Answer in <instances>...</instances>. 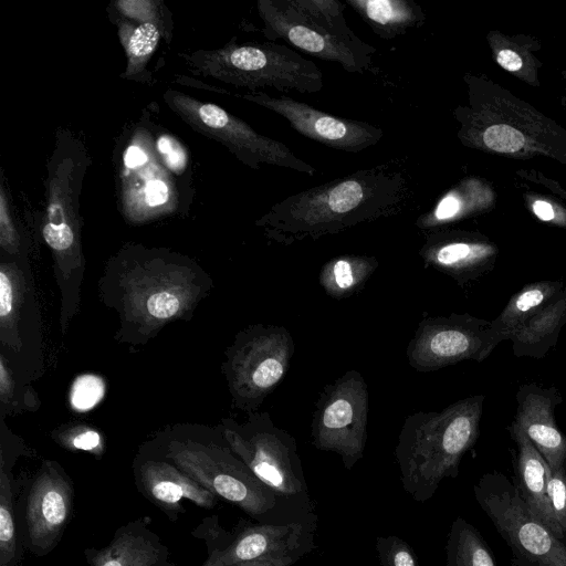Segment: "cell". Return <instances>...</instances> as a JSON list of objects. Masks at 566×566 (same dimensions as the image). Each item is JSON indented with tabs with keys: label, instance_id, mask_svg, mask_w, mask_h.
Here are the masks:
<instances>
[{
	"label": "cell",
	"instance_id": "6da1fadb",
	"mask_svg": "<svg viewBox=\"0 0 566 566\" xmlns=\"http://www.w3.org/2000/svg\"><path fill=\"white\" fill-rule=\"evenodd\" d=\"M416 197L408 167L388 160L290 195L274 203L255 226L269 240L289 247L398 216L415 203Z\"/></svg>",
	"mask_w": 566,
	"mask_h": 566
},
{
	"label": "cell",
	"instance_id": "7a4b0ae2",
	"mask_svg": "<svg viewBox=\"0 0 566 566\" xmlns=\"http://www.w3.org/2000/svg\"><path fill=\"white\" fill-rule=\"evenodd\" d=\"M484 399V395H474L440 411L406 417L395 458L402 489L413 500L426 502L443 479L458 476L463 455L479 438Z\"/></svg>",
	"mask_w": 566,
	"mask_h": 566
},
{
	"label": "cell",
	"instance_id": "3957f363",
	"mask_svg": "<svg viewBox=\"0 0 566 566\" xmlns=\"http://www.w3.org/2000/svg\"><path fill=\"white\" fill-rule=\"evenodd\" d=\"M346 4L337 0H259L262 34L283 40L349 73L370 70L376 48L363 41L347 24Z\"/></svg>",
	"mask_w": 566,
	"mask_h": 566
},
{
	"label": "cell",
	"instance_id": "277c9868",
	"mask_svg": "<svg viewBox=\"0 0 566 566\" xmlns=\"http://www.w3.org/2000/svg\"><path fill=\"white\" fill-rule=\"evenodd\" d=\"M114 282V306L123 324L146 337L166 323L185 317L203 292L202 279L193 266L159 256L127 262Z\"/></svg>",
	"mask_w": 566,
	"mask_h": 566
},
{
	"label": "cell",
	"instance_id": "5b68a950",
	"mask_svg": "<svg viewBox=\"0 0 566 566\" xmlns=\"http://www.w3.org/2000/svg\"><path fill=\"white\" fill-rule=\"evenodd\" d=\"M87 161L80 145L76 150H65L64 143L59 142L49 166L46 207L41 232L52 251L62 290L63 328L74 314L78 298L77 286L83 272L78 198Z\"/></svg>",
	"mask_w": 566,
	"mask_h": 566
},
{
	"label": "cell",
	"instance_id": "8992f818",
	"mask_svg": "<svg viewBox=\"0 0 566 566\" xmlns=\"http://www.w3.org/2000/svg\"><path fill=\"white\" fill-rule=\"evenodd\" d=\"M188 64L205 76L250 92L273 88L302 94L323 90L318 66L286 44L237 43L235 39L216 50H200L186 56Z\"/></svg>",
	"mask_w": 566,
	"mask_h": 566
},
{
	"label": "cell",
	"instance_id": "52a82bcc",
	"mask_svg": "<svg viewBox=\"0 0 566 566\" xmlns=\"http://www.w3.org/2000/svg\"><path fill=\"white\" fill-rule=\"evenodd\" d=\"M294 350L282 325L256 323L240 331L222 365L232 405L248 415L258 411L287 374Z\"/></svg>",
	"mask_w": 566,
	"mask_h": 566
},
{
	"label": "cell",
	"instance_id": "ba28073f",
	"mask_svg": "<svg viewBox=\"0 0 566 566\" xmlns=\"http://www.w3.org/2000/svg\"><path fill=\"white\" fill-rule=\"evenodd\" d=\"M166 457L200 485L254 518L270 514L279 504V495L227 443L175 439L168 443Z\"/></svg>",
	"mask_w": 566,
	"mask_h": 566
},
{
	"label": "cell",
	"instance_id": "9c48e42d",
	"mask_svg": "<svg viewBox=\"0 0 566 566\" xmlns=\"http://www.w3.org/2000/svg\"><path fill=\"white\" fill-rule=\"evenodd\" d=\"M220 430L229 448L279 496H307L296 440L268 411L251 412L243 423L224 419Z\"/></svg>",
	"mask_w": 566,
	"mask_h": 566
},
{
	"label": "cell",
	"instance_id": "30bf717a",
	"mask_svg": "<svg viewBox=\"0 0 566 566\" xmlns=\"http://www.w3.org/2000/svg\"><path fill=\"white\" fill-rule=\"evenodd\" d=\"M473 493L514 556L536 566H566V543L531 514L506 475L497 471L482 474Z\"/></svg>",
	"mask_w": 566,
	"mask_h": 566
},
{
	"label": "cell",
	"instance_id": "8fae6325",
	"mask_svg": "<svg viewBox=\"0 0 566 566\" xmlns=\"http://www.w3.org/2000/svg\"><path fill=\"white\" fill-rule=\"evenodd\" d=\"M167 105L198 133L226 146L238 160L252 169L263 164L313 176L316 169L302 160L282 142L255 132L249 124L217 104L168 90Z\"/></svg>",
	"mask_w": 566,
	"mask_h": 566
},
{
	"label": "cell",
	"instance_id": "7c38bea8",
	"mask_svg": "<svg viewBox=\"0 0 566 566\" xmlns=\"http://www.w3.org/2000/svg\"><path fill=\"white\" fill-rule=\"evenodd\" d=\"M368 410L364 377L356 369L347 370L319 392L311 424L312 444L317 450L337 453L350 470L364 454Z\"/></svg>",
	"mask_w": 566,
	"mask_h": 566
},
{
	"label": "cell",
	"instance_id": "4fadbf2b",
	"mask_svg": "<svg viewBox=\"0 0 566 566\" xmlns=\"http://www.w3.org/2000/svg\"><path fill=\"white\" fill-rule=\"evenodd\" d=\"M489 323L469 313L424 314L407 346L409 365L428 373L463 360L483 361Z\"/></svg>",
	"mask_w": 566,
	"mask_h": 566
},
{
	"label": "cell",
	"instance_id": "5bb4252c",
	"mask_svg": "<svg viewBox=\"0 0 566 566\" xmlns=\"http://www.w3.org/2000/svg\"><path fill=\"white\" fill-rule=\"evenodd\" d=\"M122 202L127 219L144 222L176 209L177 190L149 134L137 130L126 146L122 166Z\"/></svg>",
	"mask_w": 566,
	"mask_h": 566
},
{
	"label": "cell",
	"instance_id": "9a60e30c",
	"mask_svg": "<svg viewBox=\"0 0 566 566\" xmlns=\"http://www.w3.org/2000/svg\"><path fill=\"white\" fill-rule=\"evenodd\" d=\"M235 96L276 113L301 135L336 150L359 153L378 144L384 136L376 125L338 117L290 96H272L263 91Z\"/></svg>",
	"mask_w": 566,
	"mask_h": 566
},
{
	"label": "cell",
	"instance_id": "2e32d148",
	"mask_svg": "<svg viewBox=\"0 0 566 566\" xmlns=\"http://www.w3.org/2000/svg\"><path fill=\"white\" fill-rule=\"evenodd\" d=\"M314 547L313 532L303 523L249 524L228 545L212 549L201 566H229L248 560L291 566Z\"/></svg>",
	"mask_w": 566,
	"mask_h": 566
},
{
	"label": "cell",
	"instance_id": "e0dca14e",
	"mask_svg": "<svg viewBox=\"0 0 566 566\" xmlns=\"http://www.w3.org/2000/svg\"><path fill=\"white\" fill-rule=\"evenodd\" d=\"M72 481L54 461H44L31 484L25 509L30 549L39 556L50 553L60 542L72 517Z\"/></svg>",
	"mask_w": 566,
	"mask_h": 566
},
{
	"label": "cell",
	"instance_id": "ac0fdd59",
	"mask_svg": "<svg viewBox=\"0 0 566 566\" xmlns=\"http://www.w3.org/2000/svg\"><path fill=\"white\" fill-rule=\"evenodd\" d=\"M515 398L517 408L510 427L525 433L551 471L564 467L566 436L555 421V408L562 402L558 390L535 382L524 384L518 387Z\"/></svg>",
	"mask_w": 566,
	"mask_h": 566
},
{
	"label": "cell",
	"instance_id": "d6986e66",
	"mask_svg": "<svg viewBox=\"0 0 566 566\" xmlns=\"http://www.w3.org/2000/svg\"><path fill=\"white\" fill-rule=\"evenodd\" d=\"M419 256L426 269L441 272L463 287L491 269L495 250L488 243L431 230L426 232Z\"/></svg>",
	"mask_w": 566,
	"mask_h": 566
},
{
	"label": "cell",
	"instance_id": "ffe728a7",
	"mask_svg": "<svg viewBox=\"0 0 566 566\" xmlns=\"http://www.w3.org/2000/svg\"><path fill=\"white\" fill-rule=\"evenodd\" d=\"M137 478L143 494L170 516L182 511L184 499L205 509H212L218 502L217 495L171 462L145 460L137 469Z\"/></svg>",
	"mask_w": 566,
	"mask_h": 566
},
{
	"label": "cell",
	"instance_id": "44dd1931",
	"mask_svg": "<svg viewBox=\"0 0 566 566\" xmlns=\"http://www.w3.org/2000/svg\"><path fill=\"white\" fill-rule=\"evenodd\" d=\"M148 518L132 521L119 527L112 541L99 551L86 549L91 566H175L168 547L148 528Z\"/></svg>",
	"mask_w": 566,
	"mask_h": 566
},
{
	"label": "cell",
	"instance_id": "7402d4cb",
	"mask_svg": "<svg viewBox=\"0 0 566 566\" xmlns=\"http://www.w3.org/2000/svg\"><path fill=\"white\" fill-rule=\"evenodd\" d=\"M517 446L514 483L531 514L559 539L564 534L555 518L547 496V478L551 469L542 454L522 431L509 427Z\"/></svg>",
	"mask_w": 566,
	"mask_h": 566
},
{
	"label": "cell",
	"instance_id": "603a6c76",
	"mask_svg": "<svg viewBox=\"0 0 566 566\" xmlns=\"http://www.w3.org/2000/svg\"><path fill=\"white\" fill-rule=\"evenodd\" d=\"M565 281L542 280L524 285L512 295L502 312L485 328V359L514 333L553 300L564 287Z\"/></svg>",
	"mask_w": 566,
	"mask_h": 566
},
{
	"label": "cell",
	"instance_id": "cb8c5ba5",
	"mask_svg": "<svg viewBox=\"0 0 566 566\" xmlns=\"http://www.w3.org/2000/svg\"><path fill=\"white\" fill-rule=\"evenodd\" d=\"M563 290L512 336L515 357L543 358L555 347L566 324V280Z\"/></svg>",
	"mask_w": 566,
	"mask_h": 566
},
{
	"label": "cell",
	"instance_id": "d4e9b609",
	"mask_svg": "<svg viewBox=\"0 0 566 566\" xmlns=\"http://www.w3.org/2000/svg\"><path fill=\"white\" fill-rule=\"evenodd\" d=\"M345 4L385 40L403 35L426 20L423 9L413 0H345Z\"/></svg>",
	"mask_w": 566,
	"mask_h": 566
},
{
	"label": "cell",
	"instance_id": "484cf974",
	"mask_svg": "<svg viewBox=\"0 0 566 566\" xmlns=\"http://www.w3.org/2000/svg\"><path fill=\"white\" fill-rule=\"evenodd\" d=\"M378 266L374 255L340 254L322 265L318 283L329 297L347 298L365 286Z\"/></svg>",
	"mask_w": 566,
	"mask_h": 566
},
{
	"label": "cell",
	"instance_id": "4316f807",
	"mask_svg": "<svg viewBox=\"0 0 566 566\" xmlns=\"http://www.w3.org/2000/svg\"><path fill=\"white\" fill-rule=\"evenodd\" d=\"M446 566H496L479 530L461 516L452 522L448 534Z\"/></svg>",
	"mask_w": 566,
	"mask_h": 566
},
{
	"label": "cell",
	"instance_id": "83f0119b",
	"mask_svg": "<svg viewBox=\"0 0 566 566\" xmlns=\"http://www.w3.org/2000/svg\"><path fill=\"white\" fill-rule=\"evenodd\" d=\"M118 34L127 57L125 77L144 71L146 64L155 52L161 38L159 20L132 24L122 21L118 24Z\"/></svg>",
	"mask_w": 566,
	"mask_h": 566
},
{
	"label": "cell",
	"instance_id": "f1b7e54d",
	"mask_svg": "<svg viewBox=\"0 0 566 566\" xmlns=\"http://www.w3.org/2000/svg\"><path fill=\"white\" fill-rule=\"evenodd\" d=\"M23 281L11 264L0 265V327L1 340L11 347L18 346V322L23 302Z\"/></svg>",
	"mask_w": 566,
	"mask_h": 566
},
{
	"label": "cell",
	"instance_id": "f546056e",
	"mask_svg": "<svg viewBox=\"0 0 566 566\" xmlns=\"http://www.w3.org/2000/svg\"><path fill=\"white\" fill-rule=\"evenodd\" d=\"M17 535L13 518L12 491L9 475L1 461L0 470V566H15Z\"/></svg>",
	"mask_w": 566,
	"mask_h": 566
},
{
	"label": "cell",
	"instance_id": "4dcf8cb0",
	"mask_svg": "<svg viewBox=\"0 0 566 566\" xmlns=\"http://www.w3.org/2000/svg\"><path fill=\"white\" fill-rule=\"evenodd\" d=\"M376 551L381 566H419L413 548L396 535L377 536Z\"/></svg>",
	"mask_w": 566,
	"mask_h": 566
},
{
	"label": "cell",
	"instance_id": "1f68e13d",
	"mask_svg": "<svg viewBox=\"0 0 566 566\" xmlns=\"http://www.w3.org/2000/svg\"><path fill=\"white\" fill-rule=\"evenodd\" d=\"M156 153L163 165L172 174L181 175L188 165L184 145L172 135L161 133L155 140Z\"/></svg>",
	"mask_w": 566,
	"mask_h": 566
},
{
	"label": "cell",
	"instance_id": "d6a6232c",
	"mask_svg": "<svg viewBox=\"0 0 566 566\" xmlns=\"http://www.w3.org/2000/svg\"><path fill=\"white\" fill-rule=\"evenodd\" d=\"M547 496L552 512L566 539V464L548 473Z\"/></svg>",
	"mask_w": 566,
	"mask_h": 566
},
{
	"label": "cell",
	"instance_id": "836d02e7",
	"mask_svg": "<svg viewBox=\"0 0 566 566\" xmlns=\"http://www.w3.org/2000/svg\"><path fill=\"white\" fill-rule=\"evenodd\" d=\"M484 144L500 153H513L524 145V136L521 132L509 125L490 126L483 134Z\"/></svg>",
	"mask_w": 566,
	"mask_h": 566
},
{
	"label": "cell",
	"instance_id": "e575fe53",
	"mask_svg": "<svg viewBox=\"0 0 566 566\" xmlns=\"http://www.w3.org/2000/svg\"><path fill=\"white\" fill-rule=\"evenodd\" d=\"M0 244L8 253H17L19 249V234L10 213L9 201L1 185L0 189Z\"/></svg>",
	"mask_w": 566,
	"mask_h": 566
},
{
	"label": "cell",
	"instance_id": "d590c367",
	"mask_svg": "<svg viewBox=\"0 0 566 566\" xmlns=\"http://www.w3.org/2000/svg\"><path fill=\"white\" fill-rule=\"evenodd\" d=\"M72 402L77 409H87L103 395V384L96 377L78 378L72 391Z\"/></svg>",
	"mask_w": 566,
	"mask_h": 566
},
{
	"label": "cell",
	"instance_id": "8d00e7d4",
	"mask_svg": "<svg viewBox=\"0 0 566 566\" xmlns=\"http://www.w3.org/2000/svg\"><path fill=\"white\" fill-rule=\"evenodd\" d=\"M62 443L72 450H83L93 453L102 452V439L97 431L83 428L74 430L61 438Z\"/></svg>",
	"mask_w": 566,
	"mask_h": 566
},
{
	"label": "cell",
	"instance_id": "74e56055",
	"mask_svg": "<svg viewBox=\"0 0 566 566\" xmlns=\"http://www.w3.org/2000/svg\"><path fill=\"white\" fill-rule=\"evenodd\" d=\"M115 6L127 18L142 22L159 20L154 1H119Z\"/></svg>",
	"mask_w": 566,
	"mask_h": 566
},
{
	"label": "cell",
	"instance_id": "f35d334b",
	"mask_svg": "<svg viewBox=\"0 0 566 566\" xmlns=\"http://www.w3.org/2000/svg\"><path fill=\"white\" fill-rule=\"evenodd\" d=\"M0 358V400L3 406H9L13 402L15 384L4 357L1 355Z\"/></svg>",
	"mask_w": 566,
	"mask_h": 566
},
{
	"label": "cell",
	"instance_id": "ab89813d",
	"mask_svg": "<svg viewBox=\"0 0 566 566\" xmlns=\"http://www.w3.org/2000/svg\"><path fill=\"white\" fill-rule=\"evenodd\" d=\"M497 63L505 70L514 72L522 67V59L512 50H502L497 54Z\"/></svg>",
	"mask_w": 566,
	"mask_h": 566
},
{
	"label": "cell",
	"instance_id": "60d3db41",
	"mask_svg": "<svg viewBox=\"0 0 566 566\" xmlns=\"http://www.w3.org/2000/svg\"><path fill=\"white\" fill-rule=\"evenodd\" d=\"M534 213L542 220L549 221L554 218V210L548 202L536 201L533 205Z\"/></svg>",
	"mask_w": 566,
	"mask_h": 566
},
{
	"label": "cell",
	"instance_id": "b9f144b4",
	"mask_svg": "<svg viewBox=\"0 0 566 566\" xmlns=\"http://www.w3.org/2000/svg\"><path fill=\"white\" fill-rule=\"evenodd\" d=\"M229 566H279V565H276L272 562H265V560H248V562L232 564Z\"/></svg>",
	"mask_w": 566,
	"mask_h": 566
},
{
	"label": "cell",
	"instance_id": "7bdbcfd3",
	"mask_svg": "<svg viewBox=\"0 0 566 566\" xmlns=\"http://www.w3.org/2000/svg\"><path fill=\"white\" fill-rule=\"evenodd\" d=\"M512 566H536L528 560L514 556L511 560Z\"/></svg>",
	"mask_w": 566,
	"mask_h": 566
}]
</instances>
